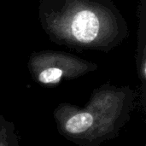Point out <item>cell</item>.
<instances>
[{
  "label": "cell",
  "mask_w": 146,
  "mask_h": 146,
  "mask_svg": "<svg viewBox=\"0 0 146 146\" xmlns=\"http://www.w3.org/2000/svg\"><path fill=\"white\" fill-rule=\"evenodd\" d=\"M38 13L51 42L77 51L109 53L129 36L113 0H39Z\"/></svg>",
  "instance_id": "obj_1"
},
{
  "label": "cell",
  "mask_w": 146,
  "mask_h": 146,
  "mask_svg": "<svg viewBox=\"0 0 146 146\" xmlns=\"http://www.w3.org/2000/svg\"><path fill=\"white\" fill-rule=\"evenodd\" d=\"M137 92L107 81L95 88L85 106L59 104L53 118L61 136L78 146H100L120 135L135 108Z\"/></svg>",
  "instance_id": "obj_2"
},
{
  "label": "cell",
  "mask_w": 146,
  "mask_h": 146,
  "mask_svg": "<svg viewBox=\"0 0 146 146\" xmlns=\"http://www.w3.org/2000/svg\"><path fill=\"white\" fill-rule=\"evenodd\" d=\"M27 68L34 82L51 88L62 81L75 80L94 72L98 65L71 53L45 50L30 55Z\"/></svg>",
  "instance_id": "obj_3"
},
{
  "label": "cell",
  "mask_w": 146,
  "mask_h": 146,
  "mask_svg": "<svg viewBox=\"0 0 146 146\" xmlns=\"http://www.w3.org/2000/svg\"><path fill=\"white\" fill-rule=\"evenodd\" d=\"M139 24L136 50V67L140 81V105H146V0H140L139 5Z\"/></svg>",
  "instance_id": "obj_4"
},
{
  "label": "cell",
  "mask_w": 146,
  "mask_h": 146,
  "mask_svg": "<svg viewBox=\"0 0 146 146\" xmlns=\"http://www.w3.org/2000/svg\"><path fill=\"white\" fill-rule=\"evenodd\" d=\"M19 139L15 123L0 115V146H19Z\"/></svg>",
  "instance_id": "obj_5"
}]
</instances>
